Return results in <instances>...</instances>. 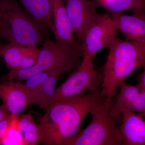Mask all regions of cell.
Here are the masks:
<instances>
[{
    "label": "cell",
    "instance_id": "cell-9",
    "mask_svg": "<svg viewBox=\"0 0 145 145\" xmlns=\"http://www.w3.org/2000/svg\"><path fill=\"white\" fill-rule=\"evenodd\" d=\"M68 16L75 33L76 40L82 43L89 22L97 6L92 1L64 0Z\"/></svg>",
    "mask_w": 145,
    "mask_h": 145
},
{
    "label": "cell",
    "instance_id": "cell-18",
    "mask_svg": "<svg viewBox=\"0 0 145 145\" xmlns=\"http://www.w3.org/2000/svg\"><path fill=\"white\" fill-rule=\"evenodd\" d=\"M18 125L27 145H36L40 143L39 124L30 113L18 116Z\"/></svg>",
    "mask_w": 145,
    "mask_h": 145
},
{
    "label": "cell",
    "instance_id": "cell-13",
    "mask_svg": "<svg viewBox=\"0 0 145 145\" xmlns=\"http://www.w3.org/2000/svg\"><path fill=\"white\" fill-rule=\"evenodd\" d=\"M110 13L116 31L123 34L127 40L145 44V17L133 14Z\"/></svg>",
    "mask_w": 145,
    "mask_h": 145
},
{
    "label": "cell",
    "instance_id": "cell-22",
    "mask_svg": "<svg viewBox=\"0 0 145 145\" xmlns=\"http://www.w3.org/2000/svg\"><path fill=\"white\" fill-rule=\"evenodd\" d=\"M10 113L4 105L0 106V122L8 118Z\"/></svg>",
    "mask_w": 145,
    "mask_h": 145
},
{
    "label": "cell",
    "instance_id": "cell-20",
    "mask_svg": "<svg viewBox=\"0 0 145 145\" xmlns=\"http://www.w3.org/2000/svg\"><path fill=\"white\" fill-rule=\"evenodd\" d=\"M52 72H41L29 77L26 80L25 86L29 90L35 88L44 82Z\"/></svg>",
    "mask_w": 145,
    "mask_h": 145
},
{
    "label": "cell",
    "instance_id": "cell-3",
    "mask_svg": "<svg viewBox=\"0 0 145 145\" xmlns=\"http://www.w3.org/2000/svg\"><path fill=\"white\" fill-rule=\"evenodd\" d=\"M82 57L80 44H69L46 40L39 50V58L34 66L25 69L10 71L3 80L20 82L41 72L54 71L71 72L81 64Z\"/></svg>",
    "mask_w": 145,
    "mask_h": 145
},
{
    "label": "cell",
    "instance_id": "cell-4",
    "mask_svg": "<svg viewBox=\"0 0 145 145\" xmlns=\"http://www.w3.org/2000/svg\"><path fill=\"white\" fill-rule=\"evenodd\" d=\"M48 27L35 20L17 0H0V36L8 42L37 46L45 40Z\"/></svg>",
    "mask_w": 145,
    "mask_h": 145
},
{
    "label": "cell",
    "instance_id": "cell-14",
    "mask_svg": "<svg viewBox=\"0 0 145 145\" xmlns=\"http://www.w3.org/2000/svg\"><path fill=\"white\" fill-rule=\"evenodd\" d=\"M53 19V29L57 41L69 44L78 43L68 16L64 0H50Z\"/></svg>",
    "mask_w": 145,
    "mask_h": 145
},
{
    "label": "cell",
    "instance_id": "cell-10",
    "mask_svg": "<svg viewBox=\"0 0 145 145\" xmlns=\"http://www.w3.org/2000/svg\"><path fill=\"white\" fill-rule=\"evenodd\" d=\"M120 91L113 100L112 112L116 116L121 115L124 110L145 115V91L138 84H129L124 81L120 85Z\"/></svg>",
    "mask_w": 145,
    "mask_h": 145
},
{
    "label": "cell",
    "instance_id": "cell-23",
    "mask_svg": "<svg viewBox=\"0 0 145 145\" xmlns=\"http://www.w3.org/2000/svg\"><path fill=\"white\" fill-rule=\"evenodd\" d=\"M142 72L137 75V80L139 83L138 84L140 85L145 91V66Z\"/></svg>",
    "mask_w": 145,
    "mask_h": 145
},
{
    "label": "cell",
    "instance_id": "cell-15",
    "mask_svg": "<svg viewBox=\"0 0 145 145\" xmlns=\"http://www.w3.org/2000/svg\"><path fill=\"white\" fill-rule=\"evenodd\" d=\"M62 73L60 71H52L44 82L29 90L30 105L35 104L44 110L51 105L57 90L56 83Z\"/></svg>",
    "mask_w": 145,
    "mask_h": 145
},
{
    "label": "cell",
    "instance_id": "cell-24",
    "mask_svg": "<svg viewBox=\"0 0 145 145\" xmlns=\"http://www.w3.org/2000/svg\"><path fill=\"white\" fill-rule=\"evenodd\" d=\"M100 1V0H92V1H93L94 3H96V2L98 1Z\"/></svg>",
    "mask_w": 145,
    "mask_h": 145
},
{
    "label": "cell",
    "instance_id": "cell-19",
    "mask_svg": "<svg viewBox=\"0 0 145 145\" xmlns=\"http://www.w3.org/2000/svg\"><path fill=\"white\" fill-rule=\"evenodd\" d=\"M18 115L10 114V121L1 145H27L18 125Z\"/></svg>",
    "mask_w": 145,
    "mask_h": 145
},
{
    "label": "cell",
    "instance_id": "cell-8",
    "mask_svg": "<svg viewBox=\"0 0 145 145\" xmlns=\"http://www.w3.org/2000/svg\"><path fill=\"white\" fill-rule=\"evenodd\" d=\"M37 46L8 42L0 47V54L10 71L25 69L34 66L39 58Z\"/></svg>",
    "mask_w": 145,
    "mask_h": 145
},
{
    "label": "cell",
    "instance_id": "cell-11",
    "mask_svg": "<svg viewBox=\"0 0 145 145\" xmlns=\"http://www.w3.org/2000/svg\"><path fill=\"white\" fill-rule=\"evenodd\" d=\"M0 98L10 114L19 115L30 105L29 89L19 81L0 84Z\"/></svg>",
    "mask_w": 145,
    "mask_h": 145
},
{
    "label": "cell",
    "instance_id": "cell-21",
    "mask_svg": "<svg viewBox=\"0 0 145 145\" xmlns=\"http://www.w3.org/2000/svg\"><path fill=\"white\" fill-rule=\"evenodd\" d=\"M10 119V115L8 118L0 122V145L1 144L2 140L8 126Z\"/></svg>",
    "mask_w": 145,
    "mask_h": 145
},
{
    "label": "cell",
    "instance_id": "cell-16",
    "mask_svg": "<svg viewBox=\"0 0 145 145\" xmlns=\"http://www.w3.org/2000/svg\"><path fill=\"white\" fill-rule=\"evenodd\" d=\"M23 8L41 23L47 25L52 31V10L50 0H19Z\"/></svg>",
    "mask_w": 145,
    "mask_h": 145
},
{
    "label": "cell",
    "instance_id": "cell-17",
    "mask_svg": "<svg viewBox=\"0 0 145 145\" xmlns=\"http://www.w3.org/2000/svg\"><path fill=\"white\" fill-rule=\"evenodd\" d=\"M95 4L110 13L130 11L145 17V0H100Z\"/></svg>",
    "mask_w": 145,
    "mask_h": 145
},
{
    "label": "cell",
    "instance_id": "cell-12",
    "mask_svg": "<svg viewBox=\"0 0 145 145\" xmlns=\"http://www.w3.org/2000/svg\"><path fill=\"white\" fill-rule=\"evenodd\" d=\"M120 129L123 144L145 145V115L124 110Z\"/></svg>",
    "mask_w": 145,
    "mask_h": 145
},
{
    "label": "cell",
    "instance_id": "cell-6",
    "mask_svg": "<svg viewBox=\"0 0 145 145\" xmlns=\"http://www.w3.org/2000/svg\"><path fill=\"white\" fill-rule=\"evenodd\" d=\"M93 62L83 58L77 70L57 89L52 103L60 100L81 96L86 91L92 92L100 90L103 75V73L95 69Z\"/></svg>",
    "mask_w": 145,
    "mask_h": 145
},
{
    "label": "cell",
    "instance_id": "cell-1",
    "mask_svg": "<svg viewBox=\"0 0 145 145\" xmlns=\"http://www.w3.org/2000/svg\"><path fill=\"white\" fill-rule=\"evenodd\" d=\"M106 97L98 90L54 102L45 110L39 121L40 142L44 145H63L77 134L91 108Z\"/></svg>",
    "mask_w": 145,
    "mask_h": 145
},
{
    "label": "cell",
    "instance_id": "cell-7",
    "mask_svg": "<svg viewBox=\"0 0 145 145\" xmlns=\"http://www.w3.org/2000/svg\"><path fill=\"white\" fill-rule=\"evenodd\" d=\"M116 31L110 13L99 14L96 11L91 17L84 41L80 44L83 58L93 61L99 51L109 46Z\"/></svg>",
    "mask_w": 145,
    "mask_h": 145
},
{
    "label": "cell",
    "instance_id": "cell-2",
    "mask_svg": "<svg viewBox=\"0 0 145 145\" xmlns=\"http://www.w3.org/2000/svg\"><path fill=\"white\" fill-rule=\"evenodd\" d=\"M108 48L101 88L107 98L112 99L121 83L138 69L145 66V44L123 40L115 34Z\"/></svg>",
    "mask_w": 145,
    "mask_h": 145
},
{
    "label": "cell",
    "instance_id": "cell-5",
    "mask_svg": "<svg viewBox=\"0 0 145 145\" xmlns=\"http://www.w3.org/2000/svg\"><path fill=\"white\" fill-rule=\"evenodd\" d=\"M113 100L106 98L91 108L90 124L80 133L65 141L63 145H121L120 127L122 115L112 112Z\"/></svg>",
    "mask_w": 145,
    "mask_h": 145
}]
</instances>
